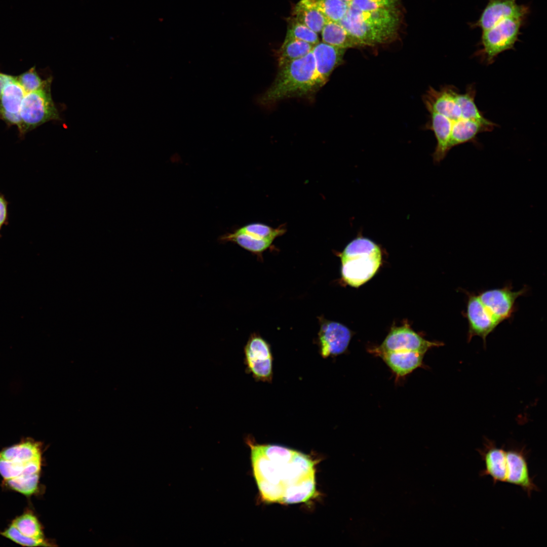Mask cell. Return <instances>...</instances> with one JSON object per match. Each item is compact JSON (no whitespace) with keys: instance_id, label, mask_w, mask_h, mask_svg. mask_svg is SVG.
<instances>
[{"instance_id":"obj_1","label":"cell","mask_w":547,"mask_h":547,"mask_svg":"<svg viewBox=\"0 0 547 547\" xmlns=\"http://www.w3.org/2000/svg\"><path fill=\"white\" fill-rule=\"evenodd\" d=\"M252 473L260 496L267 503H304L317 494V461L299 451L277 444H259L251 437Z\"/></svg>"},{"instance_id":"obj_2","label":"cell","mask_w":547,"mask_h":547,"mask_svg":"<svg viewBox=\"0 0 547 547\" xmlns=\"http://www.w3.org/2000/svg\"><path fill=\"white\" fill-rule=\"evenodd\" d=\"M476 95L475 86L470 84L463 93L452 85L430 87L423 96L429 113L426 127L437 140L432 154L435 163H440L455 146L466 143L479 146L478 135L497 127L478 107Z\"/></svg>"},{"instance_id":"obj_3","label":"cell","mask_w":547,"mask_h":547,"mask_svg":"<svg viewBox=\"0 0 547 547\" xmlns=\"http://www.w3.org/2000/svg\"><path fill=\"white\" fill-rule=\"evenodd\" d=\"M42 445L27 438L0 450V475L9 489L26 497L36 494L43 463Z\"/></svg>"},{"instance_id":"obj_4","label":"cell","mask_w":547,"mask_h":547,"mask_svg":"<svg viewBox=\"0 0 547 547\" xmlns=\"http://www.w3.org/2000/svg\"><path fill=\"white\" fill-rule=\"evenodd\" d=\"M318 68L312 51L280 67L275 81L260 102L270 104L280 100L314 93L328 81Z\"/></svg>"},{"instance_id":"obj_5","label":"cell","mask_w":547,"mask_h":547,"mask_svg":"<svg viewBox=\"0 0 547 547\" xmlns=\"http://www.w3.org/2000/svg\"><path fill=\"white\" fill-rule=\"evenodd\" d=\"M363 46L388 43L397 36L400 23L398 8L363 11L348 6L338 22Z\"/></svg>"},{"instance_id":"obj_6","label":"cell","mask_w":547,"mask_h":547,"mask_svg":"<svg viewBox=\"0 0 547 547\" xmlns=\"http://www.w3.org/2000/svg\"><path fill=\"white\" fill-rule=\"evenodd\" d=\"M381 257V250L374 242L363 237L355 239L340 254L343 280L354 287L361 286L376 272Z\"/></svg>"},{"instance_id":"obj_7","label":"cell","mask_w":547,"mask_h":547,"mask_svg":"<svg viewBox=\"0 0 547 547\" xmlns=\"http://www.w3.org/2000/svg\"><path fill=\"white\" fill-rule=\"evenodd\" d=\"M526 19L510 17L490 28L482 31L479 46L475 56L486 65H491L501 53L514 49L519 41L521 29Z\"/></svg>"},{"instance_id":"obj_8","label":"cell","mask_w":547,"mask_h":547,"mask_svg":"<svg viewBox=\"0 0 547 547\" xmlns=\"http://www.w3.org/2000/svg\"><path fill=\"white\" fill-rule=\"evenodd\" d=\"M52 77L46 79L44 85L34 91L26 93L22 102L20 115L21 136L51 121L61 120L53 100L51 86Z\"/></svg>"},{"instance_id":"obj_9","label":"cell","mask_w":547,"mask_h":547,"mask_svg":"<svg viewBox=\"0 0 547 547\" xmlns=\"http://www.w3.org/2000/svg\"><path fill=\"white\" fill-rule=\"evenodd\" d=\"M244 354L247 372L256 381L270 382L273 377V357L269 344L254 333L244 347Z\"/></svg>"},{"instance_id":"obj_10","label":"cell","mask_w":547,"mask_h":547,"mask_svg":"<svg viewBox=\"0 0 547 547\" xmlns=\"http://www.w3.org/2000/svg\"><path fill=\"white\" fill-rule=\"evenodd\" d=\"M0 534L22 546L49 545L40 522L30 511L16 517Z\"/></svg>"},{"instance_id":"obj_11","label":"cell","mask_w":547,"mask_h":547,"mask_svg":"<svg viewBox=\"0 0 547 547\" xmlns=\"http://www.w3.org/2000/svg\"><path fill=\"white\" fill-rule=\"evenodd\" d=\"M526 291L525 287L519 291H513L509 285L501 288L482 291L478 296L488 312L500 324L511 318L515 312L517 299Z\"/></svg>"},{"instance_id":"obj_12","label":"cell","mask_w":547,"mask_h":547,"mask_svg":"<svg viewBox=\"0 0 547 547\" xmlns=\"http://www.w3.org/2000/svg\"><path fill=\"white\" fill-rule=\"evenodd\" d=\"M442 345V342L424 339L405 324L393 328L382 344L373 351H412L425 354L431 348Z\"/></svg>"},{"instance_id":"obj_13","label":"cell","mask_w":547,"mask_h":547,"mask_svg":"<svg viewBox=\"0 0 547 547\" xmlns=\"http://www.w3.org/2000/svg\"><path fill=\"white\" fill-rule=\"evenodd\" d=\"M517 0H488L479 19L470 26L472 28H479L482 31L494 26L503 20L510 17L527 18L530 13L529 7L519 5Z\"/></svg>"},{"instance_id":"obj_14","label":"cell","mask_w":547,"mask_h":547,"mask_svg":"<svg viewBox=\"0 0 547 547\" xmlns=\"http://www.w3.org/2000/svg\"><path fill=\"white\" fill-rule=\"evenodd\" d=\"M467 299L466 310L463 312L468 322L467 340L475 336L481 337L486 345L487 336L499 324L495 320L480 300L478 295L466 292Z\"/></svg>"},{"instance_id":"obj_15","label":"cell","mask_w":547,"mask_h":547,"mask_svg":"<svg viewBox=\"0 0 547 547\" xmlns=\"http://www.w3.org/2000/svg\"><path fill=\"white\" fill-rule=\"evenodd\" d=\"M527 452L525 447H514L506 450V482L521 487L530 497L539 488L530 475Z\"/></svg>"},{"instance_id":"obj_16","label":"cell","mask_w":547,"mask_h":547,"mask_svg":"<svg viewBox=\"0 0 547 547\" xmlns=\"http://www.w3.org/2000/svg\"><path fill=\"white\" fill-rule=\"evenodd\" d=\"M351 337L349 330L342 324L330 321L321 325L318 341L320 353L324 358L343 353L347 348Z\"/></svg>"},{"instance_id":"obj_17","label":"cell","mask_w":547,"mask_h":547,"mask_svg":"<svg viewBox=\"0 0 547 547\" xmlns=\"http://www.w3.org/2000/svg\"><path fill=\"white\" fill-rule=\"evenodd\" d=\"M484 448L477 449L484 463V468L479 475L490 476L494 484L505 483L506 479V450L504 446L498 447L494 441L485 439Z\"/></svg>"},{"instance_id":"obj_18","label":"cell","mask_w":547,"mask_h":547,"mask_svg":"<svg viewBox=\"0 0 547 547\" xmlns=\"http://www.w3.org/2000/svg\"><path fill=\"white\" fill-rule=\"evenodd\" d=\"M26 93L16 81L9 83L0 94V119L9 126L21 128L20 111Z\"/></svg>"},{"instance_id":"obj_19","label":"cell","mask_w":547,"mask_h":547,"mask_svg":"<svg viewBox=\"0 0 547 547\" xmlns=\"http://www.w3.org/2000/svg\"><path fill=\"white\" fill-rule=\"evenodd\" d=\"M380 357L398 376H404L421 366L423 354L412 351L374 353Z\"/></svg>"},{"instance_id":"obj_20","label":"cell","mask_w":547,"mask_h":547,"mask_svg":"<svg viewBox=\"0 0 547 547\" xmlns=\"http://www.w3.org/2000/svg\"><path fill=\"white\" fill-rule=\"evenodd\" d=\"M345 51L322 42L314 46L312 52L318 68L330 77L333 71L343 63Z\"/></svg>"},{"instance_id":"obj_21","label":"cell","mask_w":547,"mask_h":547,"mask_svg":"<svg viewBox=\"0 0 547 547\" xmlns=\"http://www.w3.org/2000/svg\"><path fill=\"white\" fill-rule=\"evenodd\" d=\"M292 16L317 33L321 32L328 21L315 0H300L293 8Z\"/></svg>"},{"instance_id":"obj_22","label":"cell","mask_w":547,"mask_h":547,"mask_svg":"<svg viewBox=\"0 0 547 547\" xmlns=\"http://www.w3.org/2000/svg\"><path fill=\"white\" fill-rule=\"evenodd\" d=\"M321 32L322 42L331 46L345 50L363 47L338 22L328 21Z\"/></svg>"},{"instance_id":"obj_23","label":"cell","mask_w":547,"mask_h":547,"mask_svg":"<svg viewBox=\"0 0 547 547\" xmlns=\"http://www.w3.org/2000/svg\"><path fill=\"white\" fill-rule=\"evenodd\" d=\"M314 46L297 40H284L276 53L279 67L305 56L312 51Z\"/></svg>"},{"instance_id":"obj_24","label":"cell","mask_w":547,"mask_h":547,"mask_svg":"<svg viewBox=\"0 0 547 547\" xmlns=\"http://www.w3.org/2000/svg\"><path fill=\"white\" fill-rule=\"evenodd\" d=\"M235 230L247 235L253 240L271 241H274L276 238L283 235L286 231L283 227L274 228L260 223L248 224Z\"/></svg>"},{"instance_id":"obj_25","label":"cell","mask_w":547,"mask_h":547,"mask_svg":"<svg viewBox=\"0 0 547 547\" xmlns=\"http://www.w3.org/2000/svg\"><path fill=\"white\" fill-rule=\"evenodd\" d=\"M287 31L285 40H297L313 46L319 43L318 33L295 17L287 18Z\"/></svg>"},{"instance_id":"obj_26","label":"cell","mask_w":547,"mask_h":547,"mask_svg":"<svg viewBox=\"0 0 547 547\" xmlns=\"http://www.w3.org/2000/svg\"><path fill=\"white\" fill-rule=\"evenodd\" d=\"M328 21L339 22L345 16L348 4L341 0H315Z\"/></svg>"},{"instance_id":"obj_27","label":"cell","mask_w":547,"mask_h":547,"mask_svg":"<svg viewBox=\"0 0 547 547\" xmlns=\"http://www.w3.org/2000/svg\"><path fill=\"white\" fill-rule=\"evenodd\" d=\"M15 77L26 93L39 89L46 82V80H42L39 75L35 66Z\"/></svg>"},{"instance_id":"obj_28","label":"cell","mask_w":547,"mask_h":547,"mask_svg":"<svg viewBox=\"0 0 547 547\" xmlns=\"http://www.w3.org/2000/svg\"><path fill=\"white\" fill-rule=\"evenodd\" d=\"M400 0H351L348 6L363 11L398 8Z\"/></svg>"},{"instance_id":"obj_29","label":"cell","mask_w":547,"mask_h":547,"mask_svg":"<svg viewBox=\"0 0 547 547\" xmlns=\"http://www.w3.org/2000/svg\"><path fill=\"white\" fill-rule=\"evenodd\" d=\"M8 222V202L4 196L0 193V231Z\"/></svg>"},{"instance_id":"obj_30","label":"cell","mask_w":547,"mask_h":547,"mask_svg":"<svg viewBox=\"0 0 547 547\" xmlns=\"http://www.w3.org/2000/svg\"><path fill=\"white\" fill-rule=\"evenodd\" d=\"M15 79V76L4 73L0 70V94L6 86Z\"/></svg>"},{"instance_id":"obj_31","label":"cell","mask_w":547,"mask_h":547,"mask_svg":"<svg viewBox=\"0 0 547 547\" xmlns=\"http://www.w3.org/2000/svg\"><path fill=\"white\" fill-rule=\"evenodd\" d=\"M341 1H344V2H345L346 3H349L351 1V0H341Z\"/></svg>"}]
</instances>
